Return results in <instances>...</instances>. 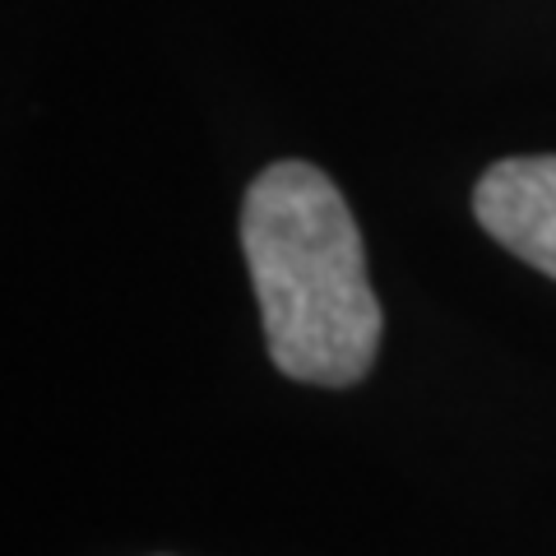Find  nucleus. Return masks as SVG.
I'll return each mask as SVG.
<instances>
[{
    "label": "nucleus",
    "mask_w": 556,
    "mask_h": 556,
    "mask_svg": "<svg viewBox=\"0 0 556 556\" xmlns=\"http://www.w3.org/2000/svg\"><path fill=\"white\" fill-rule=\"evenodd\" d=\"M274 367L311 386H353L380 348V302L367 278L362 232L320 167L274 163L241 204Z\"/></svg>",
    "instance_id": "nucleus-1"
},
{
    "label": "nucleus",
    "mask_w": 556,
    "mask_h": 556,
    "mask_svg": "<svg viewBox=\"0 0 556 556\" xmlns=\"http://www.w3.org/2000/svg\"><path fill=\"white\" fill-rule=\"evenodd\" d=\"M473 214L506 251L556 278V153L496 163L473 190Z\"/></svg>",
    "instance_id": "nucleus-2"
}]
</instances>
